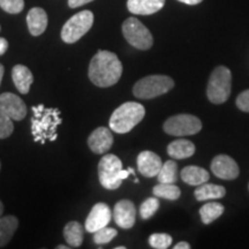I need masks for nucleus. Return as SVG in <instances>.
Segmentation results:
<instances>
[{
    "label": "nucleus",
    "instance_id": "f257e3e1",
    "mask_svg": "<svg viewBox=\"0 0 249 249\" xmlns=\"http://www.w3.org/2000/svg\"><path fill=\"white\" fill-rule=\"evenodd\" d=\"M89 79L99 88L114 86L123 75V64L116 53L99 50L89 65Z\"/></svg>",
    "mask_w": 249,
    "mask_h": 249
},
{
    "label": "nucleus",
    "instance_id": "f03ea898",
    "mask_svg": "<svg viewBox=\"0 0 249 249\" xmlns=\"http://www.w3.org/2000/svg\"><path fill=\"white\" fill-rule=\"evenodd\" d=\"M62 123L61 113L55 107H45V105L33 107L31 132L35 142L44 144L46 141L57 140V128Z\"/></svg>",
    "mask_w": 249,
    "mask_h": 249
},
{
    "label": "nucleus",
    "instance_id": "7ed1b4c3",
    "mask_svg": "<svg viewBox=\"0 0 249 249\" xmlns=\"http://www.w3.org/2000/svg\"><path fill=\"white\" fill-rule=\"evenodd\" d=\"M145 116L144 107L136 102L120 105L110 118V128L118 134H126L139 124Z\"/></svg>",
    "mask_w": 249,
    "mask_h": 249
},
{
    "label": "nucleus",
    "instance_id": "20e7f679",
    "mask_svg": "<svg viewBox=\"0 0 249 249\" xmlns=\"http://www.w3.org/2000/svg\"><path fill=\"white\" fill-rule=\"evenodd\" d=\"M232 88V73L225 66H218L210 74L207 87L208 99L213 104H223L230 98Z\"/></svg>",
    "mask_w": 249,
    "mask_h": 249
},
{
    "label": "nucleus",
    "instance_id": "39448f33",
    "mask_svg": "<svg viewBox=\"0 0 249 249\" xmlns=\"http://www.w3.org/2000/svg\"><path fill=\"white\" fill-rule=\"evenodd\" d=\"M174 87V81L167 75H149L139 80L133 88V93L140 99H151L169 92Z\"/></svg>",
    "mask_w": 249,
    "mask_h": 249
},
{
    "label": "nucleus",
    "instance_id": "423d86ee",
    "mask_svg": "<svg viewBox=\"0 0 249 249\" xmlns=\"http://www.w3.org/2000/svg\"><path fill=\"white\" fill-rule=\"evenodd\" d=\"M93 24V14L90 11H82L73 15L61 29V38L67 44H73L82 38Z\"/></svg>",
    "mask_w": 249,
    "mask_h": 249
},
{
    "label": "nucleus",
    "instance_id": "0eeeda50",
    "mask_svg": "<svg viewBox=\"0 0 249 249\" xmlns=\"http://www.w3.org/2000/svg\"><path fill=\"white\" fill-rule=\"evenodd\" d=\"M123 34L127 42L135 49L149 50L154 44V37L147 27L136 18H128L123 23Z\"/></svg>",
    "mask_w": 249,
    "mask_h": 249
},
{
    "label": "nucleus",
    "instance_id": "6e6552de",
    "mask_svg": "<svg viewBox=\"0 0 249 249\" xmlns=\"http://www.w3.org/2000/svg\"><path fill=\"white\" fill-rule=\"evenodd\" d=\"M123 170V163L116 155L107 154L103 156L98 164L99 182L105 189L114 191L123 183L119 178V172Z\"/></svg>",
    "mask_w": 249,
    "mask_h": 249
},
{
    "label": "nucleus",
    "instance_id": "1a4fd4ad",
    "mask_svg": "<svg viewBox=\"0 0 249 249\" xmlns=\"http://www.w3.org/2000/svg\"><path fill=\"white\" fill-rule=\"evenodd\" d=\"M164 132L172 136L195 135L202 129V121L193 114H177L164 123Z\"/></svg>",
    "mask_w": 249,
    "mask_h": 249
},
{
    "label": "nucleus",
    "instance_id": "9d476101",
    "mask_svg": "<svg viewBox=\"0 0 249 249\" xmlns=\"http://www.w3.org/2000/svg\"><path fill=\"white\" fill-rule=\"evenodd\" d=\"M210 166L214 176L223 180H234L240 173L236 161L227 155L216 156L211 161Z\"/></svg>",
    "mask_w": 249,
    "mask_h": 249
},
{
    "label": "nucleus",
    "instance_id": "9b49d317",
    "mask_svg": "<svg viewBox=\"0 0 249 249\" xmlns=\"http://www.w3.org/2000/svg\"><path fill=\"white\" fill-rule=\"evenodd\" d=\"M0 110L5 112L12 120L20 121L27 116L24 102L12 92H4L0 95Z\"/></svg>",
    "mask_w": 249,
    "mask_h": 249
},
{
    "label": "nucleus",
    "instance_id": "f8f14e48",
    "mask_svg": "<svg viewBox=\"0 0 249 249\" xmlns=\"http://www.w3.org/2000/svg\"><path fill=\"white\" fill-rule=\"evenodd\" d=\"M111 218L112 213L110 207L107 203L99 202V203L93 205L89 216L87 217L85 224L86 230L89 233H95L103 227L107 226L108 223L111 222Z\"/></svg>",
    "mask_w": 249,
    "mask_h": 249
},
{
    "label": "nucleus",
    "instance_id": "ddd939ff",
    "mask_svg": "<svg viewBox=\"0 0 249 249\" xmlns=\"http://www.w3.org/2000/svg\"><path fill=\"white\" fill-rule=\"evenodd\" d=\"M113 218L121 229H132L136 220V208L132 201L121 200L114 205Z\"/></svg>",
    "mask_w": 249,
    "mask_h": 249
},
{
    "label": "nucleus",
    "instance_id": "4468645a",
    "mask_svg": "<svg viewBox=\"0 0 249 249\" xmlns=\"http://www.w3.org/2000/svg\"><path fill=\"white\" fill-rule=\"evenodd\" d=\"M163 166V161L160 157L155 152L145 150L140 152L138 156V169L139 172L145 178H154L157 177Z\"/></svg>",
    "mask_w": 249,
    "mask_h": 249
},
{
    "label": "nucleus",
    "instance_id": "2eb2a0df",
    "mask_svg": "<svg viewBox=\"0 0 249 249\" xmlns=\"http://www.w3.org/2000/svg\"><path fill=\"white\" fill-rule=\"evenodd\" d=\"M113 144V135L107 127H98L90 134L88 145L90 150L95 154L103 155L107 152Z\"/></svg>",
    "mask_w": 249,
    "mask_h": 249
},
{
    "label": "nucleus",
    "instance_id": "dca6fc26",
    "mask_svg": "<svg viewBox=\"0 0 249 249\" xmlns=\"http://www.w3.org/2000/svg\"><path fill=\"white\" fill-rule=\"evenodd\" d=\"M165 0H127V8L130 13L151 15L164 7Z\"/></svg>",
    "mask_w": 249,
    "mask_h": 249
},
{
    "label": "nucleus",
    "instance_id": "f3484780",
    "mask_svg": "<svg viewBox=\"0 0 249 249\" xmlns=\"http://www.w3.org/2000/svg\"><path fill=\"white\" fill-rule=\"evenodd\" d=\"M27 24L31 35H42L48 27V14L40 7L31 8L27 15Z\"/></svg>",
    "mask_w": 249,
    "mask_h": 249
},
{
    "label": "nucleus",
    "instance_id": "a211bd4d",
    "mask_svg": "<svg viewBox=\"0 0 249 249\" xmlns=\"http://www.w3.org/2000/svg\"><path fill=\"white\" fill-rule=\"evenodd\" d=\"M12 79H13V82L18 92L23 93V95L29 92L30 87L34 82V76L29 68L23 66V65L14 66L13 71H12Z\"/></svg>",
    "mask_w": 249,
    "mask_h": 249
},
{
    "label": "nucleus",
    "instance_id": "6ab92c4d",
    "mask_svg": "<svg viewBox=\"0 0 249 249\" xmlns=\"http://www.w3.org/2000/svg\"><path fill=\"white\" fill-rule=\"evenodd\" d=\"M195 144L189 140L179 139L167 145V154L173 160H185L195 154Z\"/></svg>",
    "mask_w": 249,
    "mask_h": 249
},
{
    "label": "nucleus",
    "instance_id": "aec40b11",
    "mask_svg": "<svg viewBox=\"0 0 249 249\" xmlns=\"http://www.w3.org/2000/svg\"><path fill=\"white\" fill-rule=\"evenodd\" d=\"M180 177L183 182L191 186H200L202 183L208 182V180L210 179V174L207 170L202 169L200 166H195V165L183 167Z\"/></svg>",
    "mask_w": 249,
    "mask_h": 249
},
{
    "label": "nucleus",
    "instance_id": "412c9836",
    "mask_svg": "<svg viewBox=\"0 0 249 249\" xmlns=\"http://www.w3.org/2000/svg\"><path fill=\"white\" fill-rule=\"evenodd\" d=\"M226 191L225 187L214 185V183H202L195 189L194 195L197 201H209L216 200V198H222L225 196Z\"/></svg>",
    "mask_w": 249,
    "mask_h": 249
},
{
    "label": "nucleus",
    "instance_id": "4be33fe9",
    "mask_svg": "<svg viewBox=\"0 0 249 249\" xmlns=\"http://www.w3.org/2000/svg\"><path fill=\"white\" fill-rule=\"evenodd\" d=\"M18 220L15 216L0 217V248L4 247L13 238L18 230Z\"/></svg>",
    "mask_w": 249,
    "mask_h": 249
},
{
    "label": "nucleus",
    "instance_id": "5701e85b",
    "mask_svg": "<svg viewBox=\"0 0 249 249\" xmlns=\"http://www.w3.org/2000/svg\"><path fill=\"white\" fill-rule=\"evenodd\" d=\"M65 240L70 247L79 248L83 242V227L79 222H70L64 229Z\"/></svg>",
    "mask_w": 249,
    "mask_h": 249
},
{
    "label": "nucleus",
    "instance_id": "b1692460",
    "mask_svg": "<svg viewBox=\"0 0 249 249\" xmlns=\"http://www.w3.org/2000/svg\"><path fill=\"white\" fill-rule=\"evenodd\" d=\"M224 210H225L224 205L218 203V202H209V203L204 204L200 209L202 223L205 224V225H209V224L222 216Z\"/></svg>",
    "mask_w": 249,
    "mask_h": 249
},
{
    "label": "nucleus",
    "instance_id": "393cba45",
    "mask_svg": "<svg viewBox=\"0 0 249 249\" xmlns=\"http://www.w3.org/2000/svg\"><path fill=\"white\" fill-rule=\"evenodd\" d=\"M152 193L156 197L158 198H165V200L170 201H176L178 200L181 195V191L178 186H176L174 183H161L160 182L158 185H156L152 189Z\"/></svg>",
    "mask_w": 249,
    "mask_h": 249
},
{
    "label": "nucleus",
    "instance_id": "a878e982",
    "mask_svg": "<svg viewBox=\"0 0 249 249\" xmlns=\"http://www.w3.org/2000/svg\"><path fill=\"white\" fill-rule=\"evenodd\" d=\"M157 180L161 183H176L178 180V164L174 160H166L157 174Z\"/></svg>",
    "mask_w": 249,
    "mask_h": 249
},
{
    "label": "nucleus",
    "instance_id": "bb28decb",
    "mask_svg": "<svg viewBox=\"0 0 249 249\" xmlns=\"http://www.w3.org/2000/svg\"><path fill=\"white\" fill-rule=\"evenodd\" d=\"M158 208H160L158 197H148L140 207V214L143 219H149L157 213Z\"/></svg>",
    "mask_w": 249,
    "mask_h": 249
},
{
    "label": "nucleus",
    "instance_id": "cd10ccee",
    "mask_svg": "<svg viewBox=\"0 0 249 249\" xmlns=\"http://www.w3.org/2000/svg\"><path fill=\"white\" fill-rule=\"evenodd\" d=\"M93 242L96 245H104L108 244L111 240H113L114 238L118 235L117 230L112 229V227H103V229L98 230L93 233Z\"/></svg>",
    "mask_w": 249,
    "mask_h": 249
},
{
    "label": "nucleus",
    "instance_id": "c85d7f7f",
    "mask_svg": "<svg viewBox=\"0 0 249 249\" xmlns=\"http://www.w3.org/2000/svg\"><path fill=\"white\" fill-rule=\"evenodd\" d=\"M172 244V236L166 233H154L149 238V245L155 249H167Z\"/></svg>",
    "mask_w": 249,
    "mask_h": 249
},
{
    "label": "nucleus",
    "instance_id": "c756f323",
    "mask_svg": "<svg viewBox=\"0 0 249 249\" xmlns=\"http://www.w3.org/2000/svg\"><path fill=\"white\" fill-rule=\"evenodd\" d=\"M14 130V124L12 119L5 112L0 110V139L9 138Z\"/></svg>",
    "mask_w": 249,
    "mask_h": 249
},
{
    "label": "nucleus",
    "instance_id": "7c9ffc66",
    "mask_svg": "<svg viewBox=\"0 0 249 249\" xmlns=\"http://www.w3.org/2000/svg\"><path fill=\"white\" fill-rule=\"evenodd\" d=\"M0 7L9 14H18L23 11L24 0H0Z\"/></svg>",
    "mask_w": 249,
    "mask_h": 249
},
{
    "label": "nucleus",
    "instance_id": "2f4dec72",
    "mask_svg": "<svg viewBox=\"0 0 249 249\" xmlns=\"http://www.w3.org/2000/svg\"><path fill=\"white\" fill-rule=\"evenodd\" d=\"M236 107H238L239 110L248 112L249 113V89L242 91L240 95L236 97Z\"/></svg>",
    "mask_w": 249,
    "mask_h": 249
},
{
    "label": "nucleus",
    "instance_id": "473e14b6",
    "mask_svg": "<svg viewBox=\"0 0 249 249\" xmlns=\"http://www.w3.org/2000/svg\"><path fill=\"white\" fill-rule=\"evenodd\" d=\"M91 1H93V0H68V6H70L71 8H76L80 7V6L89 4V2Z\"/></svg>",
    "mask_w": 249,
    "mask_h": 249
},
{
    "label": "nucleus",
    "instance_id": "72a5a7b5",
    "mask_svg": "<svg viewBox=\"0 0 249 249\" xmlns=\"http://www.w3.org/2000/svg\"><path fill=\"white\" fill-rule=\"evenodd\" d=\"M8 50V42L4 37H0V55H2Z\"/></svg>",
    "mask_w": 249,
    "mask_h": 249
},
{
    "label": "nucleus",
    "instance_id": "f704fd0d",
    "mask_svg": "<svg viewBox=\"0 0 249 249\" xmlns=\"http://www.w3.org/2000/svg\"><path fill=\"white\" fill-rule=\"evenodd\" d=\"M173 248L174 249H189V248H191V245H189L188 242L181 241V242H179V244H177L176 246H174Z\"/></svg>",
    "mask_w": 249,
    "mask_h": 249
},
{
    "label": "nucleus",
    "instance_id": "c9c22d12",
    "mask_svg": "<svg viewBox=\"0 0 249 249\" xmlns=\"http://www.w3.org/2000/svg\"><path fill=\"white\" fill-rule=\"evenodd\" d=\"M180 2H183L186 5H198L200 2L203 1V0H178Z\"/></svg>",
    "mask_w": 249,
    "mask_h": 249
},
{
    "label": "nucleus",
    "instance_id": "e433bc0d",
    "mask_svg": "<svg viewBox=\"0 0 249 249\" xmlns=\"http://www.w3.org/2000/svg\"><path fill=\"white\" fill-rule=\"evenodd\" d=\"M128 174H129V172H128V170H121L120 172H119V178L121 179V180H124V179H126L127 177H128Z\"/></svg>",
    "mask_w": 249,
    "mask_h": 249
},
{
    "label": "nucleus",
    "instance_id": "4c0bfd02",
    "mask_svg": "<svg viewBox=\"0 0 249 249\" xmlns=\"http://www.w3.org/2000/svg\"><path fill=\"white\" fill-rule=\"evenodd\" d=\"M4 71H5V68H4V66H2L1 64H0V85H1L2 76H4Z\"/></svg>",
    "mask_w": 249,
    "mask_h": 249
},
{
    "label": "nucleus",
    "instance_id": "58836bf2",
    "mask_svg": "<svg viewBox=\"0 0 249 249\" xmlns=\"http://www.w3.org/2000/svg\"><path fill=\"white\" fill-rule=\"evenodd\" d=\"M2 213H4V204H2L1 201H0V217H1Z\"/></svg>",
    "mask_w": 249,
    "mask_h": 249
},
{
    "label": "nucleus",
    "instance_id": "ea45409f",
    "mask_svg": "<svg viewBox=\"0 0 249 249\" xmlns=\"http://www.w3.org/2000/svg\"><path fill=\"white\" fill-rule=\"evenodd\" d=\"M57 248L58 249H67V248H70V247H67V246H58Z\"/></svg>",
    "mask_w": 249,
    "mask_h": 249
},
{
    "label": "nucleus",
    "instance_id": "a19ab883",
    "mask_svg": "<svg viewBox=\"0 0 249 249\" xmlns=\"http://www.w3.org/2000/svg\"><path fill=\"white\" fill-rule=\"evenodd\" d=\"M128 172H129L130 174H135V171H134V170L132 169V167H129V169H128Z\"/></svg>",
    "mask_w": 249,
    "mask_h": 249
},
{
    "label": "nucleus",
    "instance_id": "79ce46f5",
    "mask_svg": "<svg viewBox=\"0 0 249 249\" xmlns=\"http://www.w3.org/2000/svg\"><path fill=\"white\" fill-rule=\"evenodd\" d=\"M126 247H123V246H121V247H116V249H124Z\"/></svg>",
    "mask_w": 249,
    "mask_h": 249
},
{
    "label": "nucleus",
    "instance_id": "37998d69",
    "mask_svg": "<svg viewBox=\"0 0 249 249\" xmlns=\"http://www.w3.org/2000/svg\"><path fill=\"white\" fill-rule=\"evenodd\" d=\"M0 30H1V27H0Z\"/></svg>",
    "mask_w": 249,
    "mask_h": 249
},
{
    "label": "nucleus",
    "instance_id": "c03bdc74",
    "mask_svg": "<svg viewBox=\"0 0 249 249\" xmlns=\"http://www.w3.org/2000/svg\"><path fill=\"white\" fill-rule=\"evenodd\" d=\"M248 188H249V185H248Z\"/></svg>",
    "mask_w": 249,
    "mask_h": 249
}]
</instances>
